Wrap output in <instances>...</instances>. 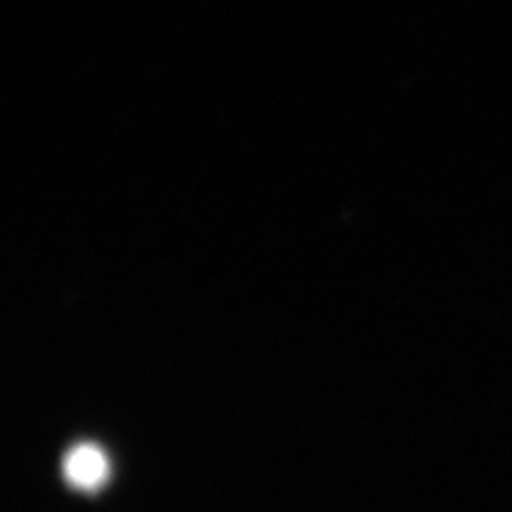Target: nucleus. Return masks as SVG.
I'll return each instance as SVG.
<instances>
[{
	"mask_svg": "<svg viewBox=\"0 0 512 512\" xmlns=\"http://www.w3.org/2000/svg\"><path fill=\"white\" fill-rule=\"evenodd\" d=\"M64 475L76 489L93 491L107 479V458L93 444H81L69 451L64 460Z\"/></svg>",
	"mask_w": 512,
	"mask_h": 512,
	"instance_id": "1",
	"label": "nucleus"
}]
</instances>
